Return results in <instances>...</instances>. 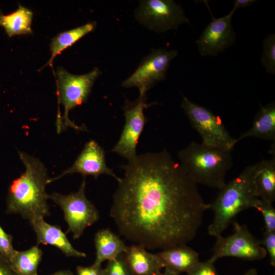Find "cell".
<instances>
[{"label": "cell", "instance_id": "obj_1", "mask_svg": "<svg viewBox=\"0 0 275 275\" xmlns=\"http://www.w3.org/2000/svg\"><path fill=\"white\" fill-rule=\"evenodd\" d=\"M121 168L110 210L120 234L151 250L191 241L210 204L180 163L164 150L138 155Z\"/></svg>", "mask_w": 275, "mask_h": 275}, {"label": "cell", "instance_id": "obj_2", "mask_svg": "<svg viewBox=\"0 0 275 275\" xmlns=\"http://www.w3.org/2000/svg\"><path fill=\"white\" fill-rule=\"evenodd\" d=\"M19 157L25 171L11 183L6 201V212L31 221L50 214L46 186L49 179L47 170L38 158L23 151Z\"/></svg>", "mask_w": 275, "mask_h": 275}, {"label": "cell", "instance_id": "obj_3", "mask_svg": "<svg viewBox=\"0 0 275 275\" xmlns=\"http://www.w3.org/2000/svg\"><path fill=\"white\" fill-rule=\"evenodd\" d=\"M259 162L246 167L233 180L219 190L215 200L210 203L214 217L208 228V234L217 236L241 212L252 207L255 195L254 178Z\"/></svg>", "mask_w": 275, "mask_h": 275}, {"label": "cell", "instance_id": "obj_4", "mask_svg": "<svg viewBox=\"0 0 275 275\" xmlns=\"http://www.w3.org/2000/svg\"><path fill=\"white\" fill-rule=\"evenodd\" d=\"M231 150L194 142L178 153L179 163L197 184L221 189L232 166Z\"/></svg>", "mask_w": 275, "mask_h": 275}, {"label": "cell", "instance_id": "obj_5", "mask_svg": "<svg viewBox=\"0 0 275 275\" xmlns=\"http://www.w3.org/2000/svg\"><path fill=\"white\" fill-rule=\"evenodd\" d=\"M101 74L97 68L81 75L70 73L60 67L57 72V94L59 104L64 108V114L56 124L58 133L71 127L76 130L85 131V126H79L69 118V113L74 107L85 103L91 93L95 81Z\"/></svg>", "mask_w": 275, "mask_h": 275}, {"label": "cell", "instance_id": "obj_6", "mask_svg": "<svg viewBox=\"0 0 275 275\" xmlns=\"http://www.w3.org/2000/svg\"><path fill=\"white\" fill-rule=\"evenodd\" d=\"M181 106L191 125L200 135L202 144L232 150L237 143V139L230 134L218 116L184 96Z\"/></svg>", "mask_w": 275, "mask_h": 275}, {"label": "cell", "instance_id": "obj_7", "mask_svg": "<svg viewBox=\"0 0 275 275\" xmlns=\"http://www.w3.org/2000/svg\"><path fill=\"white\" fill-rule=\"evenodd\" d=\"M86 180L83 179L78 190L68 195L54 192L49 194L51 199L62 209L68 225V232L74 239L79 238L85 229L98 221L99 212L85 194Z\"/></svg>", "mask_w": 275, "mask_h": 275}, {"label": "cell", "instance_id": "obj_8", "mask_svg": "<svg viewBox=\"0 0 275 275\" xmlns=\"http://www.w3.org/2000/svg\"><path fill=\"white\" fill-rule=\"evenodd\" d=\"M135 16L142 25L158 33L189 23L182 7L173 0L140 1Z\"/></svg>", "mask_w": 275, "mask_h": 275}, {"label": "cell", "instance_id": "obj_9", "mask_svg": "<svg viewBox=\"0 0 275 275\" xmlns=\"http://www.w3.org/2000/svg\"><path fill=\"white\" fill-rule=\"evenodd\" d=\"M234 232L231 235L216 236L210 259L214 262L222 257H232L253 261L265 258L267 255L260 240L254 237L245 225L233 222Z\"/></svg>", "mask_w": 275, "mask_h": 275}, {"label": "cell", "instance_id": "obj_10", "mask_svg": "<svg viewBox=\"0 0 275 275\" xmlns=\"http://www.w3.org/2000/svg\"><path fill=\"white\" fill-rule=\"evenodd\" d=\"M157 104L147 103V95L139 96L134 101L126 100L122 107L125 117V124L120 138L112 150L128 161L138 155L136 146L147 121L144 110Z\"/></svg>", "mask_w": 275, "mask_h": 275}, {"label": "cell", "instance_id": "obj_11", "mask_svg": "<svg viewBox=\"0 0 275 275\" xmlns=\"http://www.w3.org/2000/svg\"><path fill=\"white\" fill-rule=\"evenodd\" d=\"M175 50L155 49L145 57L135 70L121 84L123 87H136L139 96L147 95L148 90L166 78L171 62L177 56Z\"/></svg>", "mask_w": 275, "mask_h": 275}, {"label": "cell", "instance_id": "obj_12", "mask_svg": "<svg viewBox=\"0 0 275 275\" xmlns=\"http://www.w3.org/2000/svg\"><path fill=\"white\" fill-rule=\"evenodd\" d=\"M234 13L230 11L228 14L218 18L212 15L211 21L196 41L202 56H217L234 43L236 37L231 25Z\"/></svg>", "mask_w": 275, "mask_h": 275}, {"label": "cell", "instance_id": "obj_13", "mask_svg": "<svg viewBox=\"0 0 275 275\" xmlns=\"http://www.w3.org/2000/svg\"><path fill=\"white\" fill-rule=\"evenodd\" d=\"M74 173L80 174L84 177L91 176L95 179L100 175H107L113 177L117 182L121 179L112 169L107 167L104 149L93 140L85 144L72 166L57 177L49 178L48 183H50L66 175Z\"/></svg>", "mask_w": 275, "mask_h": 275}, {"label": "cell", "instance_id": "obj_14", "mask_svg": "<svg viewBox=\"0 0 275 275\" xmlns=\"http://www.w3.org/2000/svg\"><path fill=\"white\" fill-rule=\"evenodd\" d=\"M37 237V245L49 244L59 249L67 257L85 258L86 254L75 249L61 228L45 222L44 218L30 221Z\"/></svg>", "mask_w": 275, "mask_h": 275}, {"label": "cell", "instance_id": "obj_15", "mask_svg": "<svg viewBox=\"0 0 275 275\" xmlns=\"http://www.w3.org/2000/svg\"><path fill=\"white\" fill-rule=\"evenodd\" d=\"M158 254L164 269L179 275L189 273L201 262L199 254L186 244L163 250Z\"/></svg>", "mask_w": 275, "mask_h": 275}, {"label": "cell", "instance_id": "obj_16", "mask_svg": "<svg viewBox=\"0 0 275 275\" xmlns=\"http://www.w3.org/2000/svg\"><path fill=\"white\" fill-rule=\"evenodd\" d=\"M123 254L134 275H158L164 268L158 253H150L140 245L128 246Z\"/></svg>", "mask_w": 275, "mask_h": 275}, {"label": "cell", "instance_id": "obj_17", "mask_svg": "<svg viewBox=\"0 0 275 275\" xmlns=\"http://www.w3.org/2000/svg\"><path fill=\"white\" fill-rule=\"evenodd\" d=\"M96 258L93 265L101 266L102 263L124 254L127 246L120 237L109 229L98 231L95 235Z\"/></svg>", "mask_w": 275, "mask_h": 275}, {"label": "cell", "instance_id": "obj_18", "mask_svg": "<svg viewBox=\"0 0 275 275\" xmlns=\"http://www.w3.org/2000/svg\"><path fill=\"white\" fill-rule=\"evenodd\" d=\"M250 137L275 141V103L262 106L254 117L252 127L242 133L237 142Z\"/></svg>", "mask_w": 275, "mask_h": 275}, {"label": "cell", "instance_id": "obj_19", "mask_svg": "<svg viewBox=\"0 0 275 275\" xmlns=\"http://www.w3.org/2000/svg\"><path fill=\"white\" fill-rule=\"evenodd\" d=\"M256 198L272 203L275 200V156L259 161L254 178Z\"/></svg>", "mask_w": 275, "mask_h": 275}, {"label": "cell", "instance_id": "obj_20", "mask_svg": "<svg viewBox=\"0 0 275 275\" xmlns=\"http://www.w3.org/2000/svg\"><path fill=\"white\" fill-rule=\"evenodd\" d=\"M33 11L19 4L17 9L8 14H0V26L9 37L33 33L31 28Z\"/></svg>", "mask_w": 275, "mask_h": 275}, {"label": "cell", "instance_id": "obj_21", "mask_svg": "<svg viewBox=\"0 0 275 275\" xmlns=\"http://www.w3.org/2000/svg\"><path fill=\"white\" fill-rule=\"evenodd\" d=\"M95 21L88 22L77 28L65 31L58 34L51 40L50 44L51 57L46 64L52 67L54 58L61 54L66 48L71 46L96 28Z\"/></svg>", "mask_w": 275, "mask_h": 275}, {"label": "cell", "instance_id": "obj_22", "mask_svg": "<svg viewBox=\"0 0 275 275\" xmlns=\"http://www.w3.org/2000/svg\"><path fill=\"white\" fill-rule=\"evenodd\" d=\"M43 253L38 245L23 251H15L10 263L18 275H36Z\"/></svg>", "mask_w": 275, "mask_h": 275}, {"label": "cell", "instance_id": "obj_23", "mask_svg": "<svg viewBox=\"0 0 275 275\" xmlns=\"http://www.w3.org/2000/svg\"><path fill=\"white\" fill-rule=\"evenodd\" d=\"M261 64L266 72L275 74V34L268 35L263 42V50L261 57Z\"/></svg>", "mask_w": 275, "mask_h": 275}, {"label": "cell", "instance_id": "obj_24", "mask_svg": "<svg viewBox=\"0 0 275 275\" xmlns=\"http://www.w3.org/2000/svg\"><path fill=\"white\" fill-rule=\"evenodd\" d=\"M260 211L263 217L265 231H275V209L272 203L256 198L252 205V207Z\"/></svg>", "mask_w": 275, "mask_h": 275}, {"label": "cell", "instance_id": "obj_25", "mask_svg": "<svg viewBox=\"0 0 275 275\" xmlns=\"http://www.w3.org/2000/svg\"><path fill=\"white\" fill-rule=\"evenodd\" d=\"M103 269L104 275H134L128 265L123 254L108 261Z\"/></svg>", "mask_w": 275, "mask_h": 275}, {"label": "cell", "instance_id": "obj_26", "mask_svg": "<svg viewBox=\"0 0 275 275\" xmlns=\"http://www.w3.org/2000/svg\"><path fill=\"white\" fill-rule=\"evenodd\" d=\"M15 251L11 235L7 233L0 225V256L9 261Z\"/></svg>", "mask_w": 275, "mask_h": 275}, {"label": "cell", "instance_id": "obj_27", "mask_svg": "<svg viewBox=\"0 0 275 275\" xmlns=\"http://www.w3.org/2000/svg\"><path fill=\"white\" fill-rule=\"evenodd\" d=\"M261 245L268 254L271 266H275V231H265Z\"/></svg>", "mask_w": 275, "mask_h": 275}, {"label": "cell", "instance_id": "obj_28", "mask_svg": "<svg viewBox=\"0 0 275 275\" xmlns=\"http://www.w3.org/2000/svg\"><path fill=\"white\" fill-rule=\"evenodd\" d=\"M214 262L210 258L200 263L186 275H218L214 266Z\"/></svg>", "mask_w": 275, "mask_h": 275}, {"label": "cell", "instance_id": "obj_29", "mask_svg": "<svg viewBox=\"0 0 275 275\" xmlns=\"http://www.w3.org/2000/svg\"><path fill=\"white\" fill-rule=\"evenodd\" d=\"M76 272L77 275H104V269L101 266L92 264L90 266H77Z\"/></svg>", "mask_w": 275, "mask_h": 275}, {"label": "cell", "instance_id": "obj_30", "mask_svg": "<svg viewBox=\"0 0 275 275\" xmlns=\"http://www.w3.org/2000/svg\"><path fill=\"white\" fill-rule=\"evenodd\" d=\"M0 275H18L12 268L10 262L1 256Z\"/></svg>", "mask_w": 275, "mask_h": 275}, {"label": "cell", "instance_id": "obj_31", "mask_svg": "<svg viewBox=\"0 0 275 275\" xmlns=\"http://www.w3.org/2000/svg\"><path fill=\"white\" fill-rule=\"evenodd\" d=\"M256 1L254 0H235L233 8L231 11L234 13L236 10L241 8H245L250 6Z\"/></svg>", "mask_w": 275, "mask_h": 275}, {"label": "cell", "instance_id": "obj_32", "mask_svg": "<svg viewBox=\"0 0 275 275\" xmlns=\"http://www.w3.org/2000/svg\"><path fill=\"white\" fill-rule=\"evenodd\" d=\"M50 275H73V273L70 270L65 269L57 271Z\"/></svg>", "mask_w": 275, "mask_h": 275}, {"label": "cell", "instance_id": "obj_33", "mask_svg": "<svg viewBox=\"0 0 275 275\" xmlns=\"http://www.w3.org/2000/svg\"><path fill=\"white\" fill-rule=\"evenodd\" d=\"M244 275H257V271L255 268H251L246 271Z\"/></svg>", "mask_w": 275, "mask_h": 275}, {"label": "cell", "instance_id": "obj_34", "mask_svg": "<svg viewBox=\"0 0 275 275\" xmlns=\"http://www.w3.org/2000/svg\"><path fill=\"white\" fill-rule=\"evenodd\" d=\"M158 275H179V274L173 272L169 270L164 269V271L163 272H161V273L159 274Z\"/></svg>", "mask_w": 275, "mask_h": 275}, {"label": "cell", "instance_id": "obj_35", "mask_svg": "<svg viewBox=\"0 0 275 275\" xmlns=\"http://www.w3.org/2000/svg\"><path fill=\"white\" fill-rule=\"evenodd\" d=\"M36 275H38V274H36Z\"/></svg>", "mask_w": 275, "mask_h": 275}]
</instances>
